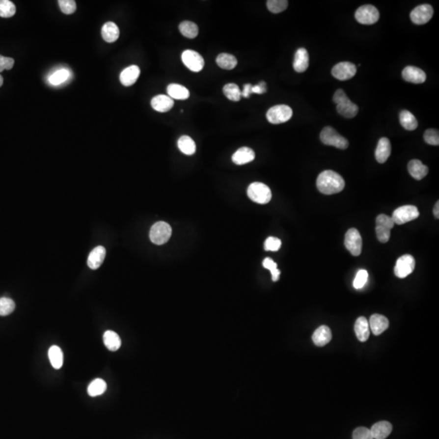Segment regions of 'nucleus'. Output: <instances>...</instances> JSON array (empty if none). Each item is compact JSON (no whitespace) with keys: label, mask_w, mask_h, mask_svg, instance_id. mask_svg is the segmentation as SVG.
<instances>
[{"label":"nucleus","mask_w":439,"mask_h":439,"mask_svg":"<svg viewBox=\"0 0 439 439\" xmlns=\"http://www.w3.org/2000/svg\"><path fill=\"white\" fill-rule=\"evenodd\" d=\"M317 187L322 194L328 195L337 194L344 189L345 181L337 172L326 170L320 173L317 177Z\"/></svg>","instance_id":"nucleus-1"},{"label":"nucleus","mask_w":439,"mask_h":439,"mask_svg":"<svg viewBox=\"0 0 439 439\" xmlns=\"http://www.w3.org/2000/svg\"><path fill=\"white\" fill-rule=\"evenodd\" d=\"M333 100L337 104L338 113L346 118H353L357 116L359 108L347 97L344 90L338 89L333 95Z\"/></svg>","instance_id":"nucleus-2"},{"label":"nucleus","mask_w":439,"mask_h":439,"mask_svg":"<svg viewBox=\"0 0 439 439\" xmlns=\"http://www.w3.org/2000/svg\"><path fill=\"white\" fill-rule=\"evenodd\" d=\"M247 195L255 203L266 204L271 200L272 192L267 185L261 182H254L248 187Z\"/></svg>","instance_id":"nucleus-3"},{"label":"nucleus","mask_w":439,"mask_h":439,"mask_svg":"<svg viewBox=\"0 0 439 439\" xmlns=\"http://www.w3.org/2000/svg\"><path fill=\"white\" fill-rule=\"evenodd\" d=\"M172 236V228L164 221H159L153 224L150 231V239L156 245H163Z\"/></svg>","instance_id":"nucleus-4"},{"label":"nucleus","mask_w":439,"mask_h":439,"mask_svg":"<svg viewBox=\"0 0 439 439\" xmlns=\"http://www.w3.org/2000/svg\"><path fill=\"white\" fill-rule=\"evenodd\" d=\"M321 142L327 146H335L337 148L347 149L348 147V141L345 137L341 136L334 129L330 127V126H326L324 128L323 130L321 131Z\"/></svg>","instance_id":"nucleus-5"},{"label":"nucleus","mask_w":439,"mask_h":439,"mask_svg":"<svg viewBox=\"0 0 439 439\" xmlns=\"http://www.w3.org/2000/svg\"><path fill=\"white\" fill-rule=\"evenodd\" d=\"M420 213L418 208L413 205L401 206L394 210L391 218L394 224H404L418 218Z\"/></svg>","instance_id":"nucleus-6"},{"label":"nucleus","mask_w":439,"mask_h":439,"mask_svg":"<svg viewBox=\"0 0 439 439\" xmlns=\"http://www.w3.org/2000/svg\"><path fill=\"white\" fill-rule=\"evenodd\" d=\"M293 111L287 105H276L272 107L266 114L268 121L274 125L288 121L292 117Z\"/></svg>","instance_id":"nucleus-7"},{"label":"nucleus","mask_w":439,"mask_h":439,"mask_svg":"<svg viewBox=\"0 0 439 439\" xmlns=\"http://www.w3.org/2000/svg\"><path fill=\"white\" fill-rule=\"evenodd\" d=\"M357 22L362 25H373L378 22L380 14L373 5H364L359 7L355 13Z\"/></svg>","instance_id":"nucleus-8"},{"label":"nucleus","mask_w":439,"mask_h":439,"mask_svg":"<svg viewBox=\"0 0 439 439\" xmlns=\"http://www.w3.org/2000/svg\"><path fill=\"white\" fill-rule=\"evenodd\" d=\"M415 260L411 255H404L399 257L394 266V274L399 278H405L414 271Z\"/></svg>","instance_id":"nucleus-9"},{"label":"nucleus","mask_w":439,"mask_h":439,"mask_svg":"<svg viewBox=\"0 0 439 439\" xmlns=\"http://www.w3.org/2000/svg\"><path fill=\"white\" fill-rule=\"evenodd\" d=\"M183 64L191 71L200 72L204 67V59L199 53L193 50H186L182 55Z\"/></svg>","instance_id":"nucleus-10"},{"label":"nucleus","mask_w":439,"mask_h":439,"mask_svg":"<svg viewBox=\"0 0 439 439\" xmlns=\"http://www.w3.org/2000/svg\"><path fill=\"white\" fill-rule=\"evenodd\" d=\"M345 246L350 253L354 256H358L361 254L362 238L359 232L357 229H350L345 236Z\"/></svg>","instance_id":"nucleus-11"},{"label":"nucleus","mask_w":439,"mask_h":439,"mask_svg":"<svg viewBox=\"0 0 439 439\" xmlns=\"http://www.w3.org/2000/svg\"><path fill=\"white\" fill-rule=\"evenodd\" d=\"M434 15V9L430 4H422L412 11L410 17L415 25H425L430 22Z\"/></svg>","instance_id":"nucleus-12"},{"label":"nucleus","mask_w":439,"mask_h":439,"mask_svg":"<svg viewBox=\"0 0 439 439\" xmlns=\"http://www.w3.org/2000/svg\"><path fill=\"white\" fill-rule=\"evenodd\" d=\"M357 66L351 62H340L332 69V75L339 81L349 80L357 73Z\"/></svg>","instance_id":"nucleus-13"},{"label":"nucleus","mask_w":439,"mask_h":439,"mask_svg":"<svg viewBox=\"0 0 439 439\" xmlns=\"http://www.w3.org/2000/svg\"><path fill=\"white\" fill-rule=\"evenodd\" d=\"M402 77L408 82L421 84L426 80V74L417 67L407 66L402 72Z\"/></svg>","instance_id":"nucleus-14"},{"label":"nucleus","mask_w":439,"mask_h":439,"mask_svg":"<svg viewBox=\"0 0 439 439\" xmlns=\"http://www.w3.org/2000/svg\"><path fill=\"white\" fill-rule=\"evenodd\" d=\"M309 66V55L305 48H300L295 52L293 63L294 69L297 73H303Z\"/></svg>","instance_id":"nucleus-15"},{"label":"nucleus","mask_w":439,"mask_h":439,"mask_svg":"<svg viewBox=\"0 0 439 439\" xmlns=\"http://www.w3.org/2000/svg\"><path fill=\"white\" fill-rule=\"evenodd\" d=\"M151 104L154 110L159 112H167L172 109L174 101L168 95H159L151 99Z\"/></svg>","instance_id":"nucleus-16"},{"label":"nucleus","mask_w":439,"mask_h":439,"mask_svg":"<svg viewBox=\"0 0 439 439\" xmlns=\"http://www.w3.org/2000/svg\"><path fill=\"white\" fill-rule=\"evenodd\" d=\"M391 153V145L387 137H382L376 148L375 157L378 163H385Z\"/></svg>","instance_id":"nucleus-17"},{"label":"nucleus","mask_w":439,"mask_h":439,"mask_svg":"<svg viewBox=\"0 0 439 439\" xmlns=\"http://www.w3.org/2000/svg\"><path fill=\"white\" fill-rule=\"evenodd\" d=\"M368 325L373 334L380 335L381 333H383L384 331L387 329L389 327V321L383 315L374 314L370 317Z\"/></svg>","instance_id":"nucleus-18"},{"label":"nucleus","mask_w":439,"mask_h":439,"mask_svg":"<svg viewBox=\"0 0 439 439\" xmlns=\"http://www.w3.org/2000/svg\"><path fill=\"white\" fill-rule=\"evenodd\" d=\"M255 158V154L252 149L244 146L239 148L232 156V161L235 165H243L250 163Z\"/></svg>","instance_id":"nucleus-19"},{"label":"nucleus","mask_w":439,"mask_h":439,"mask_svg":"<svg viewBox=\"0 0 439 439\" xmlns=\"http://www.w3.org/2000/svg\"><path fill=\"white\" fill-rule=\"evenodd\" d=\"M140 69L137 65H131L124 69L120 75L121 84L125 86H131L139 78Z\"/></svg>","instance_id":"nucleus-20"},{"label":"nucleus","mask_w":439,"mask_h":439,"mask_svg":"<svg viewBox=\"0 0 439 439\" xmlns=\"http://www.w3.org/2000/svg\"><path fill=\"white\" fill-rule=\"evenodd\" d=\"M105 255H106V249L104 247L99 246L97 247H95L88 256V266L91 269H99L104 262Z\"/></svg>","instance_id":"nucleus-21"},{"label":"nucleus","mask_w":439,"mask_h":439,"mask_svg":"<svg viewBox=\"0 0 439 439\" xmlns=\"http://www.w3.org/2000/svg\"><path fill=\"white\" fill-rule=\"evenodd\" d=\"M408 169L412 177L415 180H421L428 174L429 168L419 160H412L408 165Z\"/></svg>","instance_id":"nucleus-22"},{"label":"nucleus","mask_w":439,"mask_h":439,"mask_svg":"<svg viewBox=\"0 0 439 439\" xmlns=\"http://www.w3.org/2000/svg\"><path fill=\"white\" fill-rule=\"evenodd\" d=\"M331 339H332V333H331L330 329L326 326L319 327L312 335V340L314 342L315 344L319 347L326 346L330 342Z\"/></svg>","instance_id":"nucleus-23"},{"label":"nucleus","mask_w":439,"mask_h":439,"mask_svg":"<svg viewBox=\"0 0 439 439\" xmlns=\"http://www.w3.org/2000/svg\"><path fill=\"white\" fill-rule=\"evenodd\" d=\"M370 431L373 439H385L392 432V425L388 421H380L373 425Z\"/></svg>","instance_id":"nucleus-24"},{"label":"nucleus","mask_w":439,"mask_h":439,"mask_svg":"<svg viewBox=\"0 0 439 439\" xmlns=\"http://www.w3.org/2000/svg\"><path fill=\"white\" fill-rule=\"evenodd\" d=\"M355 332L357 337L360 342H365L368 340L370 334L369 330V325L368 321L365 317H360L357 319L355 324Z\"/></svg>","instance_id":"nucleus-25"},{"label":"nucleus","mask_w":439,"mask_h":439,"mask_svg":"<svg viewBox=\"0 0 439 439\" xmlns=\"http://www.w3.org/2000/svg\"><path fill=\"white\" fill-rule=\"evenodd\" d=\"M102 36L107 43H114L118 39L120 30L113 22H107L102 28Z\"/></svg>","instance_id":"nucleus-26"},{"label":"nucleus","mask_w":439,"mask_h":439,"mask_svg":"<svg viewBox=\"0 0 439 439\" xmlns=\"http://www.w3.org/2000/svg\"><path fill=\"white\" fill-rule=\"evenodd\" d=\"M167 93L171 99L177 100H185L190 97V91L187 88L175 83H172L168 85Z\"/></svg>","instance_id":"nucleus-27"},{"label":"nucleus","mask_w":439,"mask_h":439,"mask_svg":"<svg viewBox=\"0 0 439 439\" xmlns=\"http://www.w3.org/2000/svg\"><path fill=\"white\" fill-rule=\"evenodd\" d=\"M104 342L105 347L111 352H116L121 346V338L118 334L111 330H108L104 333Z\"/></svg>","instance_id":"nucleus-28"},{"label":"nucleus","mask_w":439,"mask_h":439,"mask_svg":"<svg viewBox=\"0 0 439 439\" xmlns=\"http://www.w3.org/2000/svg\"><path fill=\"white\" fill-rule=\"evenodd\" d=\"M399 121L402 126L407 130H415L418 126L417 120L414 116L413 114L408 111L403 110L399 113Z\"/></svg>","instance_id":"nucleus-29"},{"label":"nucleus","mask_w":439,"mask_h":439,"mask_svg":"<svg viewBox=\"0 0 439 439\" xmlns=\"http://www.w3.org/2000/svg\"><path fill=\"white\" fill-rule=\"evenodd\" d=\"M48 357L52 367L55 369H59L64 363V355L62 350L58 346H52L48 351Z\"/></svg>","instance_id":"nucleus-30"},{"label":"nucleus","mask_w":439,"mask_h":439,"mask_svg":"<svg viewBox=\"0 0 439 439\" xmlns=\"http://www.w3.org/2000/svg\"><path fill=\"white\" fill-rule=\"evenodd\" d=\"M217 64L220 68L226 70H231L234 69L238 64V60L236 57L233 55L227 54V53H222L220 54L217 57Z\"/></svg>","instance_id":"nucleus-31"},{"label":"nucleus","mask_w":439,"mask_h":439,"mask_svg":"<svg viewBox=\"0 0 439 439\" xmlns=\"http://www.w3.org/2000/svg\"><path fill=\"white\" fill-rule=\"evenodd\" d=\"M177 146L180 151L187 156H192L196 151L195 142L192 137L187 135L180 137L177 142Z\"/></svg>","instance_id":"nucleus-32"},{"label":"nucleus","mask_w":439,"mask_h":439,"mask_svg":"<svg viewBox=\"0 0 439 439\" xmlns=\"http://www.w3.org/2000/svg\"><path fill=\"white\" fill-rule=\"evenodd\" d=\"M179 30L182 35L187 38H194L198 33V27L192 22H183L179 25Z\"/></svg>","instance_id":"nucleus-33"},{"label":"nucleus","mask_w":439,"mask_h":439,"mask_svg":"<svg viewBox=\"0 0 439 439\" xmlns=\"http://www.w3.org/2000/svg\"><path fill=\"white\" fill-rule=\"evenodd\" d=\"M107 390V384L103 379L97 378L90 383L87 388L89 395L91 397L99 396L104 394Z\"/></svg>","instance_id":"nucleus-34"},{"label":"nucleus","mask_w":439,"mask_h":439,"mask_svg":"<svg viewBox=\"0 0 439 439\" xmlns=\"http://www.w3.org/2000/svg\"><path fill=\"white\" fill-rule=\"evenodd\" d=\"M223 92L225 97L231 101L238 102L241 99V90L239 89V85L234 83H229L224 85Z\"/></svg>","instance_id":"nucleus-35"},{"label":"nucleus","mask_w":439,"mask_h":439,"mask_svg":"<svg viewBox=\"0 0 439 439\" xmlns=\"http://www.w3.org/2000/svg\"><path fill=\"white\" fill-rule=\"evenodd\" d=\"M70 77V72L68 69H59L52 73L48 78V82L53 85H59L65 82Z\"/></svg>","instance_id":"nucleus-36"},{"label":"nucleus","mask_w":439,"mask_h":439,"mask_svg":"<svg viewBox=\"0 0 439 439\" xmlns=\"http://www.w3.org/2000/svg\"><path fill=\"white\" fill-rule=\"evenodd\" d=\"M17 8L13 2L9 0H0V17L9 18L14 16Z\"/></svg>","instance_id":"nucleus-37"},{"label":"nucleus","mask_w":439,"mask_h":439,"mask_svg":"<svg viewBox=\"0 0 439 439\" xmlns=\"http://www.w3.org/2000/svg\"><path fill=\"white\" fill-rule=\"evenodd\" d=\"M16 305L13 300L8 298H1L0 299V316H7L11 314L14 311Z\"/></svg>","instance_id":"nucleus-38"},{"label":"nucleus","mask_w":439,"mask_h":439,"mask_svg":"<svg viewBox=\"0 0 439 439\" xmlns=\"http://www.w3.org/2000/svg\"><path fill=\"white\" fill-rule=\"evenodd\" d=\"M267 7L273 13H280L283 12L288 7V1L286 0H269Z\"/></svg>","instance_id":"nucleus-39"},{"label":"nucleus","mask_w":439,"mask_h":439,"mask_svg":"<svg viewBox=\"0 0 439 439\" xmlns=\"http://www.w3.org/2000/svg\"><path fill=\"white\" fill-rule=\"evenodd\" d=\"M263 266H264V268H265V269H269V271L271 272L272 279H273V281H278L279 276H280V274H281V271L277 269V265H276V263L274 262V260L270 259V258H265L264 261H263Z\"/></svg>","instance_id":"nucleus-40"},{"label":"nucleus","mask_w":439,"mask_h":439,"mask_svg":"<svg viewBox=\"0 0 439 439\" xmlns=\"http://www.w3.org/2000/svg\"><path fill=\"white\" fill-rule=\"evenodd\" d=\"M424 139L428 144L432 146H439V130L430 129L425 132Z\"/></svg>","instance_id":"nucleus-41"},{"label":"nucleus","mask_w":439,"mask_h":439,"mask_svg":"<svg viewBox=\"0 0 439 439\" xmlns=\"http://www.w3.org/2000/svg\"><path fill=\"white\" fill-rule=\"evenodd\" d=\"M368 272L364 269H360L357 274V276L355 277L353 286L356 289H361L365 286L366 282L368 281Z\"/></svg>","instance_id":"nucleus-42"},{"label":"nucleus","mask_w":439,"mask_h":439,"mask_svg":"<svg viewBox=\"0 0 439 439\" xmlns=\"http://www.w3.org/2000/svg\"><path fill=\"white\" fill-rule=\"evenodd\" d=\"M58 2L61 12L64 14H73L77 9L76 2L73 0H59Z\"/></svg>","instance_id":"nucleus-43"},{"label":"nucleus","mask_w":439,"mask_h":439,"mask_svg":"<svg viewBox=\"0 0 439 439\" xmlns=\"http://www.w3.org/2000/svg\"><path fill=\"white\" fill-rule=\"evenodd\" d=\"M390 230L387 227L382 226V225H376V234L378 239L381 243L385 244L389 241L390 238Z\"/></svg>","instance_id":"nucleus-44"},{"label":"nucleus","mask_w":439,"mask_h":439,"mask_svg":"<svg viewBox=\"0 0 439 439\" xmlns=\"http://www.w3.org/2000/svg\"><path fill=\"white\" fill-rule=\"evenodd\" d=\"M281 247V240L275 237H269L265 243V250L268 251H277Z\"/></svg>","instance_id":"nucleus-45"},{"label":"nucleus","mask_w":439,"mask_h":439,"mask_svg":"<svg viewBox=\"0 0 439 439\" xmlns=\"http://www.w3.org/2000/svg\"><path fill=\"white\" fill-rule=\"evenodd\" d=\"M352 438L353 439H373L370 430L365 427L356 429L353 432Z\"/></svg>","instance_id":"nucleus-46"},{"label":"nucleus","mask_w":439,"mask_h":439,"mask_svg":"<svg viewBox=\"0 0 439 439\" xmlns=\"http://www.w3.org/2000/svg\"><path fill=\"white\" fill-rule=\"evenodd\" d=\"M376 225H382V226L387 227L389 229H391L394 226V223L392 218L389 216L381 214L376 219Z\"/></svg>","instance_id":"nucleus-47"},{"label":"nucleus","mask_w":439,"mask_h":439,"mask_svg":"<svg viewBox=\"0 0 439 439\" xmlns=\"http://www.w3.org/2000/svg\"><path fill=\"white\" fill-rule=\"evenodd\" d=\"M14 65V59L9 57L0 55V73L4 70H10Z\"/></svg>","instance_id":"nucleus-48"},{"label":"nucleus","mask_w":439,"mask_h":439,"mask_svg":"<svg viewBox=\"0 0 439 439\" xmlns=\"http://www.w3.org/2000/svg\"><path fill=\"white\" fill-rule=\"evenodd\" d=\"M266 91H267V88H266V83L265 82H260L258 85H252V88H251V93L259 94V95L264 94Z\"/></svg>","instance_id":"nucleus-49"},{"label":"nucleus","mask_w":439,"mask_h":439,"mask_svg":"<svg viewBox=\"0 0 439 439\" xmlns=\"http://www.w3.org/2000/svg\"><path fill=\"white\" fill-rule=\"evenodd\" d=\"M251 88H252L251 84H245L244 85V90L241 92L242 96L244 98L250 97V94H252L251 93Z\"/></svg>","instance_id":"nucleus-50"},{"label":"nucleus","mask_w":439,"mask_h":439,"mask_svg":"<svg viewBox=\"0 0 439 439\" xmlns=\"http://www.w3.org/2000/svg\"><path fill=\"white\" fill-rule=\"evenodd\" d=\"M434 214H435V218H439V202L438 201L436 204H435V208H434Z\"/></svg>","instance_id":"nucleus-51"},{"label":"nucleus","mask_w":439,"mask_h":439,"mask_svg":"<svg viewBox=\"0 0 439 439\" xmlns=\"http://www.w3.org/2000/svg\"><path fill=\"white\" fill-rule=\"evenodd\" d=\"M2 84H3V78L2 76L0 75V87L2 86Z\"/></svg>","instance_id":"nucleus-52"}]
</instances>
